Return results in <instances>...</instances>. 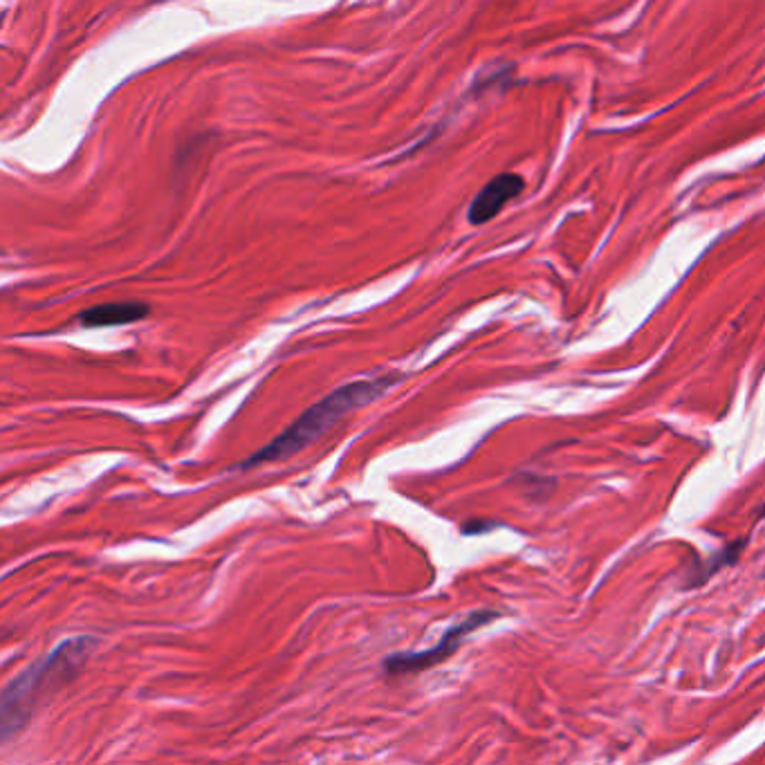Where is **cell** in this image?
<instances>
[{
    "label": "cell",
    "instance_id": "6da1fadb",
    "mask_svg": "<svg viewBox=\"0 0 765 765\" xmlns=\"http://www.w3.org/2000/svg\"><path fill=\"white\" fill-rule=\"evenodd\" d=\"M93 649V638L65 640L50 656L34 662L6 687L3 701H0V734H3V741L19 734L32 719L34 710L80 673Z\"/></svg>",
    "mask_w": 765,
    "mask_h": 765
},
{
    "label": "cell",
    "instance_id": "7a4b0ae2",
    "mask_svg": "<svg viewBox=\"0 0 765 765\" xmlns=\"http://www.w3.org/2000/svg\"><path fill=\"white\" fill-rule=\"evenodd\" d=\"M400 375H385L361 379L346 385L331 396H326L322 402L311 407L301 418H296L281 436H276L268 447L259 449L254 455H250L241 468H256L265 463H279L285 458L294 455L296 451L313 444L317 438H322L331 427H335L339 420H344L350 411L361 409L370 405L373 400L385 396L394 385H398Z\"/></svg>",
    "mask_w": 765,
    "mask_h": 765
},
{
    "label": "cell",
    "instance_id": "3957f363",
    "mask_svg": "<svg viewBox=\"0 0 765 765\" xmlns=\"http://www.w3.org/2000/svg\"><path fill=\"white\" fill-rule=\"evenodd\" d=\"M496 618H499V614H492V610H476V614H472L465 622L451 627L436 647L425 649V651H405V653L389 656L385 660V671L389 675H409V673H420L425 669H431V667L449 660L472 631L490 625Z\"/></svg>",
    "mask_w": 765,
    "mask_h": 765
},
{
    "label": "cell",
    "instance_id": "277c9868",
    "mask_svg": "<svg viewBox=\"0 0 765 765\" xmlns=\"http://www.w3.org/2000/svg\"><path fill=\"white\" fill-rule=\"evenodd\" d=\"M523 187H525V182L516 174H501V176H496L474 198V202L470 207V213H468L470 222L472 224L490 222L512 198H516L523 191Z\"/></svg>",
    "mask_w": 765,
    "mask_h": 765
},
{
    "label": "cell",
    "instance_id": "5b68a950",
    "mask_svg": "<svg viewBox=\"0 0 765 765\" xmlns=\"http://www.w3.org/2000/svg\"><path fill=\"white\" fill-rule=\"evenodd\" d=\"M150 308L142 301H113L102 303L95 308L80 313V324L86 328H108V326H126L146 319Z\"/></svg>",
    "mask_w": 765,
    "mask_h": 765
},
{
    "label": "cell",
    "instance_id": "8992f818",
    "mask_svg": "<svg viewBox=\"0 0 765 765\" xmlns=\"http://www.w3.org/2000/svg\"><path fill=\"white\" fill-rule=\"evenodd\" d=\"M761 516H763V518H765V507H763V510H761Z\"/></svg>",
    "mask_w": 765,
    "mask_h": 765
}]
</instances>
